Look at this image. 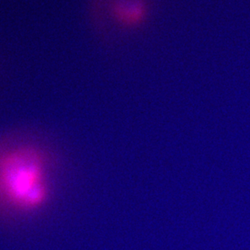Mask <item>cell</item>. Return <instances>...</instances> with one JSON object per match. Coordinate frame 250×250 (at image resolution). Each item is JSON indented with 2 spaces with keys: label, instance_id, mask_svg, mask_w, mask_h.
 Here are the masks:
<instances>
[{
  "label": "cell",
  "instance_id": "obj_1",
  "mask_svg": "<svg viewBox=\"0 0 250 250\" xmlns=\"http://www.w3.org/2000/svg\"><path fill=\"white\" fill-rule=\"evenodd\" d=\"M53 149L34 135L0 137V218L26 219L48 210L57 188Z\"/></svg>",
  "mask_w": 250,
  "mask_h": 250
},
{
  "label": "cell",
  "instance_id": "obj_2",
  "mask_svg": "<svg viewBox=\"0 0 250 250\" xmlns=\"http://www.w3.org/2000/svg\"><path fill=\"white\" fill-rule=\"evenodd\" d=\"M113 14L121 24L134 26L144 20L146 7L142 0H116Z\"/></svg>",
  "mask_w": 250,
  "mask_h": 250
}]
</instances>
